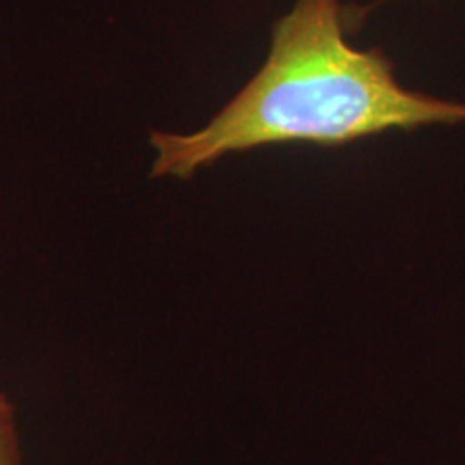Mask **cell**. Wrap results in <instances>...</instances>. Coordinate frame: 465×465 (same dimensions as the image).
I'll return each instance as SVG.
<instances>
[{"mask_svg":"<svg viewBox=\"0 0 465 465\" xmlns=\"http://www.w3.org/2000/svg\"><path fill=\"white\" fill-rule=\"evenodd\" d=\"M0 465H22L15 410L5 394H0Z\"/></svg>","mask_w":465,"mask_h":465,"instance_id":"7a4b0ae2","label":"cell"},{"mask_svg":"<svg viewBox=\"0 0 465 465\" xmlns=\"http://www.w3.org/2000/svg\"><path fill=\"white\" fill-rule=\"evenodd\" d=\"M341 0H295L272 28L259 72L199 130H153L151 177L188 182L270 144L342 147L429 125L465 124V102L407 89L381 48L347 39Z\"/></svg>","mask_w":465,"mask_h":465,"instance_id":"6da1fadb","label":"cell"}]
</instances>
